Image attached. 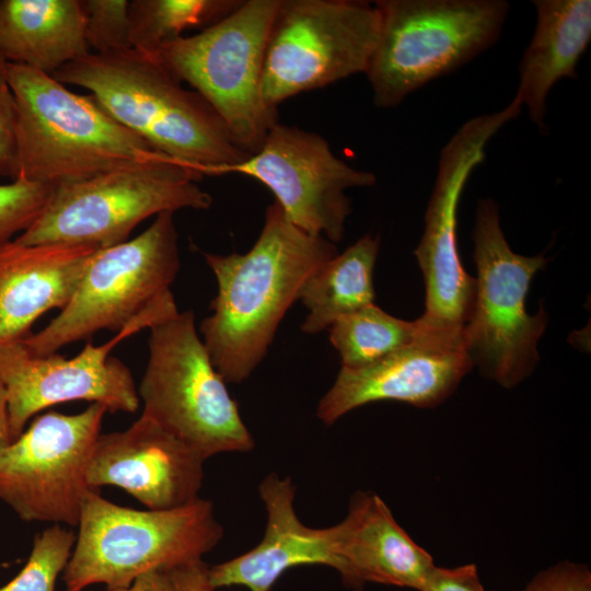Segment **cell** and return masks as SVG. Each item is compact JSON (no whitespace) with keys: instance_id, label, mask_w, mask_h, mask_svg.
Returning <instances> with one entry per match:
<instances>
[{"instance_id":"7c38bea8","label":"cell","mask_w":591,"mask_h":591,"mask_svg":"<svg viewBox=\"0 0 591 591\" xmlns=\"http://www.w3.org/2000/svg\"><path fill=\"white\" fill-rule=\"evenodd\" d=\"M107 409L47 412L0 452V500L22 520L78 526L88 495L86 470Z\"/></svg>"},{"instance_id":"484cf974","label":"cell","mask_w":591,"mask_h":591,"mask_svg":"<svg viewBox=\"0 0 591 591\" xmlns=\"http://www.w3.org/2000/svg\"><path fill=\"white\" fill-rule=\"evenodd\" d=\"M76 534L54 524L37 534L22 570L0 591H55L56 581L71 556Z\"/></svg>"},{"instance_id":"836d02e7","label":"cell","mask_w":591,"mask_h":591,"mask_svg":"<svg viewBox=\"0 0 591 591\" xmlns=\"http://www.w3.org/2000/svg\"><path fill=\"white\" fill-rule=\"evenodd\" d=\"M13 441L10 429L7 389L0 378V452Z\"/></svg>"},{"instance_id":"ffe728a7","label":"cell","mask_w":591,"mask_h":591,"mask_svg":"<svg viewBox=\"0 0 591 591\" xmlns=\"http://www.w3.org/2000/svg\"><path fill=\"white\" fill-rule=\"evenodd\" d=\"M267 512L263 540L251 551L209 567L213 590L245 587L248 591H270L281 575L300 565H325L335 569L328 530L312 529L298 518L294 486L289 477L267 475L259 484Z\"/></svg>"},{"instance_id":"f1b7e54d","label":"cell","mask_w":591,"mask_h":591,"mask_svg":"<svg viewBox=\"0 0 591 591\" xmlns=\"http://www.w3.org/2000/svg\"><path fill=\"white\" fill-rule=\"evenodd\" d=\"M0 51V176L16 178L15 101Z\"/></svg>"},{"instance_id":"8992f818","label":"cell","mask_w":591,"mask_h":591,"mask_svg":"<svg viewBox=\"0 0 591 591\" xmlns=\"http://www.w3.org/2000/svg\"><path fill=\"white\" fill-rule=\"evenodd\" d=\"M202 177L182 163L163 159L55 186L36 221L13 241L100 248L119 244L151 216L208 209L212 197L198 185Z\"/></svg>"},{"instance_id":"d6986e66","label":"cell","mask_w":591,"mask_h":591,"mask_svg":"<svg viewBox=\"0 0 591 591\" xmlns=\"http://www.w3.org/2000/svg\"><path fill=\"white\" fill-rule=\"evenodd\" d=\"M90 244L0 246V346L16 344L51 309L74 296L96 251Z\"/></svg>"},{"instance_id":"9c48e42d","label":"cell","mask_w":591,"mask_h":591,"mask_svg":"<svg viewBox=\"0 0 591 591\" xmlns=\"http://www.w3.org/2000/svg\"><path fill=\"white\" fill-rule=\"evenodd\" d=\"M149 329V359L138 387L142 415L205 460L251 451L254 439L197 334L193 311L177 312Z\"/></svg>"},{"instance_id":"8fae6325","label":"cell","mask_w":591,"mask_h":591,"mask_svg":"<svg viewBox=\"0 0 591 591\" xmlns=\"http://www.w3.org/2000/svg\"><path fill=\"white\" fill-rule=\"evenodd\" d=\"M380 34L375 4L280 0L267 37L262 95L273 108L303 92L366 73Z\"/></svg>"},{"instance_id":"603a6c76","label":"cell","mask_w":591,"mask_h":591,"mask_svg":"<svg viewBox=\"0 0 591 591\" xmlns=\"http://www.w3.org/2000/svg\"><path fill=\"white\" fill-rule=\"evenodd\" d=\"M379 247V237L366 234L306 280L299 294L309 312L302 332L317 334L338 318L374 303L373 270Z\"/></svg>"},{"instance_id":"7402d4cb","label":"cell","mask_w":591,"mask_h":591,"mask_svg":"<svg viewBox=\"0 0 591 591\" xmlns=\"http://www.w3.org/2000/svg\"><path fill=\"white\" fill-rule=\"evenodd\" d=\"M0 51L54 74L90 53L80 0H1Z\"/></svg>"},{"instance_id":"3957f363","label":"cell","mask_w":591,"mask_h":591,"mask_svg":"<svg viewBox=\"0 0 591 591\" xmlns=\"http://www.w3.org/2000/svg\"><path fill=\"white\" fill-rule=\"evenodd\" d=\"M7 74L15 101L16 178L58 186L171 159L117 121L91 93L77 94L24 65L8 62Z\"/></svg>"},{"instance_id":"52a82bcc","label":"cell","mask_w":591,"mask_h":591,"mask_svg":"<svg viewBox=\"0 0 591 591\" xmlns=\"http://www.w3.org/2000/svg\"><path fill=\"white\" fill-rule=\"evenodd\" d=\"M472 240L477 276L472 310L462 329L464 345L483 375L510 389L530 375L540 360L537 344L547 313L541 306L536 314H529L526 297L533 277L548 258L512 251L493 198L478 200Z\"/></svg>"},{"instance_id":"44dd1931","label":"cell","mask_w":591,"mask_h":591,"mask_svg":"<svg viewBox=\"0 0 591 591\" xmlns=\"http://www.w3.org/2000/svg\"><path fill=\"white\" fill-rule=\"evenodd\" d=\"M536 23L519 65L514 97L547 132V96L561 79H577V66L591 42L590 0H534Z\"/></svg>"},{"instance_id":"4fadbf2b","label":"cell","mask_w":591,"mask_h":591,"mask_svg":"<svg viewBox=\"0 0 591 591\" xmlns=\"http://www.w3.org/2000/svg\"><path fill=\"white\" fill-rule=\"evenodd\" d=\"M521 103L466 120L440 151L437 176L415 256L424 276L426 300L420 316L428 325L461 332L475 296V277L464 269L457 247V209L473 170L483 163L490 139L519 117Z\"/></svg>"},{"instance_id":"30bf717a","label":"cell","mask_w":591,"mask_h":591,"mask_svg":"<svg viewBox=\"0 0 591 591\" xmlns=\"http://www.w3.org/2000/svg\"><path fill=\"white\" fill-rule=\"evenodd\" d=\"M177 241L166 211L138 236L97 250L70 302L24 347L47 356L100 331H121L171 291L181 267Z\"/></svg>"},{"instance_id":"4316f807","label":"cell","mask_w":591,"mask_h":591,"mask_svg":"<svg viewBox=\"0 0 591 591\" xmlns=\"http://www.w3.org/2000/svg\"><path fill=\"white\" fill-rule=\"evenodd\" d=\"M85 37L96 54L132 48L130 43L129 1L80 0Z\"/></svg>"},{"instance_id":"f546056e","label":"cell","mask_w":591,"mask_h":591,"mask_svg":"<svg viewBox=\"0 0 591 591\" xmlns=\"http://www.w3.org/2000/svg\"><path fill=\"white\" fill-rule=\"evenodd\" d=\"M522 591H591V571L583 564L564 560L540 571Z\"/></svg>"},{"instance_id":"cb8c5ba5","label":"cell","mask_w":591,"mask_h":591,"mask_svg":"<svg viewBox=\"0 0 591 591\" xmlns=\"http://www.w3.org/2000/svg\"><path fill=\"white\" fill-rule=\"evenodd\" d=\"M327 329L341 368L355 369L410 345L425 332L426 324L420 317H395L372 303L338 318Z\"/></svg>"},{"instance_id":"1f68e13d","label":"cell","mask_w":591,"mask_h":591,"mask_svg":"<svg viewBox=\"0 0 591 591\" xmlns=\"http://www.w3.org/2000/svg\"><path fill=\"white\" fill-rule=\"evenodd\" d=\"M173 591H215L209 581V567L195 561L169 571Z\"/></svg>"},{"instance_id":"ba28073f","label":"cell","mask_w":591,"mask_h":591,"mask_svg":"<svg viewBox=\"0 0 591 591\" xmlns=\"http://www.w3.org/2000/svg\"><path fill=\"white\" fill-rule=\"evenodd\" d=\"M279 1L243 0L224 19L163 44L154 55L208 102L235 143L250 155L259 150L278 123V109L263 100L262 73Z\"/></svg>"},{"instance_id":"d4e9b609","label":"cell","mask_w":591,"mask_h":591,"mask_svg":"<svg viewBox=\"0 0 591 591\" xmlns=\"http://www.w3.org/2000/svg\"><path fill=\"white\" fill-rule=\"evenodd\" d=\"M243 0H132L129 1L131 47L154 56L184 31H202L237 9Z\"/></svg>"},{"instance_id":"6da1fadb","label":"cell","mask_w":591,"mask_h":591,"mask_svg":"<svg viewBox=\"0 0 591 591\" xmlns=\"http://www.w3.org/2000/svg\"><path fill=\"white\" fill-rule=\"evenodd\" d=\"M337 254L334 243L289 221L276 201L266 208L264 225L250 251L202 253L218 292L199 332L227 383H241L252 374L303 285Z\"/></svg>"},{"instance_id":"277c9868","label":"cell","mask_w":591,"mask_h":591,"mask_svg":"<svg viewBox=\"0 0 591 591\" xmlns=\"http://www.w3.org/2000/svg\"><path fill=\"white\" fill-rule=\"evenodd\" d=\"M74 546L63 570L67 591L103 583L129 587L148 571H171L201 560L222 538L209 500L171 510L116 505L92 490L83 505Z\"/></svg>"},{"instance_id":"e0dca14e","label":"cell","mask_w":591,"mask_h":591,"mask_svg":"<svg viewBox=\"0 0 591 591\" xmlns=\"http://www.w3.org/2000/svg\"><path fill=\"white\" fill-rule=\"evenodd\" d=\"M205 459L141 414L126 430L101 433L86 470L88 485L124 489L149 510H171L199 498Z\"/></svg>"},{"instance_id":"5b68a950","label":"cell","mask_w":591,"mask_h":591,"mask_svg":"<svg viewBox=\"0 0 591 591\" xmlns=\"http://www.w3.org/2000/svg\"><path fill=\"white\" fill-rule=\"evenodd\" d=\"M380 34L366 76L373 103L399 105L410 93L490 48L510 11L506 0H378Z\"/></svg>"},{"instance_id":"5bb4252c","label":"cell","mask_w":591,"mask_h":591,"mask_svg":"<svg viewBox=\"0 0 591 591\" xmlns=\"http://www.w3.org/2000/svg\"><path fill=\"white\" fill-rule=\"evenodd\" d=\"M176 313L175 301L164 298L111 340L99 346L89 343L72 358L35 356L22 341L0 346V378L8 394L12 439L32 417L56 404L88 401L111 413H135L140 398L131 372L109 354L121 340Z\"/></svg>"},{"instance_id":"4dcf8cb0","label":"cell","mask_w":591,"mask_h":591,"mask_svg":"<svg viewBox=\"0 0 591 591\" xmlns=\"http://www.w3.org/2000/svg\"><path fill=\"white\" fill-rule=\"evenodd\" d=\"M420 591H485L475 564L454 568L434 566Z\"/></svg>"},{"instance_id":"ac0fdd59","label":"cell","mask_w":591,"mask_h":591,"mask_svg":"<svg viewBox=\"0 0 591 591\" xmlns=\"http://www.w3.org/2000/svg\"><path fill=\"white\" fill-rule=\"evenodd\" d=\"M327 530L335 570L347 587L374 582L420 591L436 566L374 493H358L346 518Z\"/></svg>"},{"instance_id":"83f0119b","label":"cell","mask_w":591,"mask_h":591,"mask_svg":"<svg viewBox=\"0 0 591 591\" xmlns=\"http://www.w3.org/2000/svg\"><path fill=\"white\" fill-rule=\"evenodd\" d=\"M55 186L16 178L0 185V246L26 231L49 201Z\"/></svg>"},{"instance_id":"9a60e30c","label":"cell","mask_w":591,"mask_h":591,"mask_svg":"<svg viewBox=\"0 0 591 591\" xmlns=\"http://www.w3.org/2000/svg\"><path fill=\"white\" fill-rule=\"evenodd\" d=\"M230 173L263 183L289 221L334 244L341 241L351 212V201L345 192L376 182L373 173L355 169L337 158L323 136L279 121L256 153L224 167L220 175Z\"/></svg>"},{"instance_id":"7a4b0ae2","label":"cell","mask_w":591,"mask_h":591,"mask_svg":"<svg viewBox=\"0 0 591 591\" xmlns=\"http://www.w3.org/2000/svg\"><path fill=\"white\" fill-rule=\"evenodd\" d=\"M53 77L89 90L117 121L202 176H218L250 157L208 102L185 89L155 56L134 48L90 51Z\"/></svg>"},{"instance_id":"d6a6232c","label":"cell","mask_w":591,"mask_h":591,"mask_svg":"<svg viewBox=\"0 0 591 591\" xmlns=\"http://www.w3.org/2000/svg\"><path fill=\"white\" fill-rule=\"evenodd\" d=\"M111 591H173V587L169 572L153 570L137 577L129 587Z\"/></svg>"},{"instance_id":"2e32d148","label":"cell","mask_w":591,"mask_h":591,"mask_svg":"<svg viewBox=\"0 0 591 591\" xmlns=\"http://www.w3.org/2000/svg\"><path fill=\"white\" fill-rule=\"evenodd\" d=\"M410 345L364 367L341 368L316 415L332 425L360 406L395 401L432 408L445 401L474 367L461 332L428 325Z\"/></svg>"}]
</instances>
